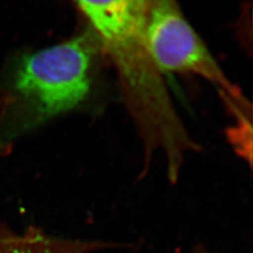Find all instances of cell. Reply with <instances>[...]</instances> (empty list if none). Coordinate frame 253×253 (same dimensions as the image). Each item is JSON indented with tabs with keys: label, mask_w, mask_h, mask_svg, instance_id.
Listing matches in <instances>:
<instances>
[{
	"label": "cell",
	"mask_w": 253,
	"mask_h": 253,
	"mask_svg": "<svg viewBox=\"0 0 253 253\" xmlns=\"http://www.w3.org/2000/svg\"><path fill=\"white\" fill-rule=\"evenodd\" d=\"M190 253H210V252L208 251L207 249H204V248H203L202 246H198L197 247L196 249H194L193 251L191 252Z\"/></svg>",
	"instance_id": "8992f818"
},
{
	"label": "cell",
	"mask_w": 253,
	"mask_h": 253,
	"mask_svg": "<svg viewBox=\"0 0 253 253\" xmlns=\"http://www.w3.org/2000/svg\"><path fill=\"white\" fill-rule=\"evenodd\" d=\"M123 246L110 242L62 239L36 227L16 232L0 220V253H92Z\"/></svg>",
	"instance_id": "277c9868"
},
{
	"label": "cell",
	"mask_w": 253,
	"mask_h": 253,
	"mask_svg": "<svg viewBox=\"0 0 253 253\" xmlns=\"http://www.w3.org/2000/svg\"><path fill=\"white\" fill-rule=\"evenodd\" d=\"M77 3L114 63L147 156L163 151L168 177L174 183L184 156L196 150L197 144L177 114L148 48L145 27L150 1L82 0Z\"/></svg>",
	"instance_id": "6da1fadb"
},
{
	"label": "cell",
	"mask_w": 253,
	"mask_h": 253,
	"mask_svg": "<svg viewBox=\"0 0 253 253\" xmlns=\"http://www.w3.org/2000/svg\"><path fill=\"white\" fill-rule=\"evenodd\" d=\"M12 150V147L10 144L0 143V158L7 155Z\"/></svg>",
	"instance_id": "5b68a950"
},
{
	"label": "cell",
	"mask_w": 253,
	"mask_h": 253,
	"mask_svg": "<svg viewBox=\"0 0 253 253\" xmlns=\"http://www.w3.org/2000/svg\"><path fill=\"white\" fill-rule=\"evenodd\" d=\"M93 33L86 31L20 60L15 88L30 107L36 123L76 108L88 96L91 62L99 42Z\"/></svg>",
	"instance_id": "7a4b0ae2"
},
{
	"label": "cell",
	"mask_w": 253,
	"mask_h": 253,
	"mask_svg": "<svg viewBox=\"0 0 253 253\" xmlns=\"http://www.w3.org/2000/svg\"><path fill=\"white\" fill-rule=\"evenodd\" d=\"M145 36L153 61L162 73H194L242 103L239 89L225 76L203 40L171 0L150 1Z\"/></svg>",
	"instance_id": "3957f363"
}]
</instances>
